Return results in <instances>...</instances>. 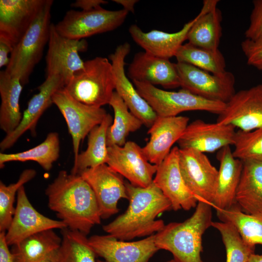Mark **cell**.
<instances>
[{"instance_id": "6da1fadb", "label": "cell", "mask_w": 262, "mask_h": 262, "mask_svg": "<svg viewBox=\"0 0 262 262\" xmlns=\"http://www.w3.org/2000/svg\"><path fill=\"white\" fill-rule=\"evenodd\" d=\"M49 208L69 229L86 235L101 223L98 203L91 187L81 175L60 171L47 187Z\"/></svg>"}, {"instance_id": "7a4b0ae2", "label": "cell", "mask_w": 262, "mask_h": 262, "mask_svg": "<svg viewBox=\"0 0 262 262\" xmlns=\"http://www.w3.org/2000/svg\"><path fill=\"white\" fill-rule=\"evenodd\" d=\"M129 204L126 211L102 227L108 235L119 240L149 236L165 226L159 214L172 209L171 202L152 182L146 187L125 182Z\"/></svg>"}, {"instance_id": "3957f363", "label": "cell", "mask_w": 262, "mask_h": 262, "mask_svg": "<svg viewBox=\"0 0 262 262\" xmlns=\"http://www.w3.org/2000/svg\"><path fill=\"white\" fill-rule=\"evenodd\" d=\"M212 206L198 201L196 210L181 222L165 225L155 234V242L159 250H167L176 262H202V236L212 226Z\"/></svg>"}, {"instance_id": "277c9868", "label": "cell", "mask_w": 262, "mask_h": 262, "mask_svg": "<svg viewBox=\"0 0 262 262\" xmlns=\"http://www.w3.org/2000/svg\"><path fill=\"white\" fill-rule=\"evenodd\" d=\"M53 0H46L35 20L14 47L5 70L12 77L18 78L22 85L29 82L35 66L40 61L49 42L50 11Z\"/></svg>"}, {"instance_id": "5b68a950", "label": "cell", "mask_w": 262, "mask_h": 262, "mask_svg": "<svg viewBox=\"0 0 262 262\" xmlns=\"http://www.w3.org/2000/svg\"><path fill=\"white\" fill-rule=\"evenodd\" d=\"M64 88L84 104L101 107L109 104L115 90L111 63L102 57L85 61L83 68L74 74Z\"/></svg>"}, {"instance_id": "8992f818", "label": "cell", "mask_w": 262, "mask_h": 262, "mask_svg": "<svg viewBox=\"0 0 262 262\" xmlns=\"http://www.w3.org/2000/svg\"><path fill=\"white\" fill-rule=\"evenodd\" d=\"M132 82L158 116H176L190 111H204L219 115L225 107L226 103L203 98L182 89L177 92L167 91L148 83Z\"/></svg>"}, {"instance_id": "52a82bcc", "label": "cell", "mask_w": 262, "mask_h": 262, "mask_svg": "<svg viewBox=\"0 0 262 262\" xmlns=\"http://www.w3.org/2000/svg\"><path fill=\"white\" fill-rule=\"evenodd\" d=\"M128 13L124 9L112 11L101 7L90 11L70 10L55 27L63 36L81 40L116 29L123 23Z\"/></svg>"}, {"instance_id": "ba28073f", "label": "cell", "mask_w": 262, "mask_h": 262, "mask_svg": "<svg viewBox=\"0 0 262 262\" xmlns=\"http://www.w3.org/2000/svg\"><path fill=\"white\" fill-rule=\"evenodd\" d=\"M176 66L182 89L203 98L227 103L235 93V77L229 71L214 74L193 65L177 62Z\"/></svg>"}, {"instance_id": "9c48e42d", "label": "cell", "mask_w": 262, "mask_h": 262, "mask_svg": "<svg viewBox=\"0 0 262 262\" xmlns=\"http://www.w3.org/2000/svg\"><path fill=\"white\" fill-rule=\"evenodd\" d=\"M52 102L66 122L72 138L75 160L79 154L82 141L94 127L102 122L108 113L102 107L89 106L77 101L64 88L54 93Z\"/></svg>"}, {"instance_id": "30bf717a", "label": "cell", "mask_w": 262, "mask_h": 262, "mask_svg": "<svg viewBox=\"0 0 262 262\" xmlns=\"http://www.w3.org/2000/svg\"><path fill=\"white\" fill-rule=\"evenodd\" d=\"M179 162L182 177L190 191L198 201L212 206L218 170L204 153L193 149L179 148Z\"/></svg>"}, {"instance_id": "8fae6325", "label": "cell", "mask_w": 262, "mask_h": 262, "mask_svg": "<svg viewBox=\"0 0 262 262\" xmlns=\"http://www.w3.org/2000/svg\"><path fill=\"white\" fill-rule=\"evenodd\" d=\"M87 47V42L83 39H72L62 36L51 23L46 57L47 77L59 76L66 85L76 72L83 68L84 62L79 53L85 50Z\"/></svg>"}, {"instance_id": "7c38bea8", "label": "cell", "mask_w": 262, "mask_h": 262, "mask_svg": "<svg viewBox=\"0 0 262 262\" xmlns=\"http://www.w3.org/2000/svg\"><path fill=\"white\" fill-rule=\"evenodd\" d=\"M106 164L132 185L140 187L153 182L158 167L148 161L142 147L133 141H127L123 146L108 147Z\"/></svg>"}, {"instance_id": "4fadbf2b", "label": "cell", "mask_w": 262, "mask_h": 262, "mask_svg": "<svg viewBox=\"0 0 262 262\" xmlns=\"http://www.w3.org/2000/svg\"><path fill=\"white\" fill-rule=\"evenodd\" d=\"M78 175L93 191L101 218L106 219L116 214L119 211V200L129 198L122 176L106 164L86 169Z\"/></svg>"}, {"instance_id": "5bb4252c", "label": "cell", "mask_w": 262, "mask_h": 262, "mask_svg": "<svg viewBox=\"0 0 262 262\" xmlns=\"http://www.w3.org/2000/svg\"><path fill=\"white\" fill-rule=\"evenodd\" d=\"M155 234L136 241L118 240L109 235H94L88 242L97 256L104 260L97 262H149L159 250Z\"/></svg>"}, {"instance_id": "9a60e30c", "label": "cell", "mask_w": 262, "mask_h": 262, "mask_svg": "<svg viewBox=\"0 0 262 262\" xmlns=\"http://www.w3.org/2000/svg\"><path fill=\"white\" fill-rule=\"evenodd\" d=\"M216 122L246 131L262 128V83L236 92Z\"/></svg>"}, {"instance_id": "2e32d148", "label": "cell", "mask_w": 262, "mask_h": 262, "mask_svg": "<svg viewBox=\"0 0 262 262\" xmlns=\"http://www.w3.org/2000/svg\"><path fill=\"white\" fill-rule=\"evenodd\" d=\"M66 228L62 221L49 218L36 211L28 199L23 186L17 193L16 204L10 226L5 232V240L9 246H12L41 231Z\"/></svg>"}, {"instance_id": "e0dca14e", "label": "cell", "mask_w": 262, "mask_h": 262, "mask_svg": "<svg viewBox=\"0 0 262 262\" xmlns=\"http://www.w3.org/2000/svg\"><path fill=\"white\" fill-rule=\"evenodd\" d=\"M130 50V45L126 42L118 46L109 56L114 73L115 91L129 110L142 121L143 125L150 128L158 116L126 76L125 59Z\"/></svg>"}, {"instance_id": "ac0fdd59", "label": "cell", "mask_w": 262, "mask_h": 262, "mask_svg": "<svg viewBox=\"0 0 262 262\" xmlns=\"http://www.w3.org/2000/svg\"><path fill=\"white\" fill-rule=\"evenodd\" d=\"M179 147L172 148L169 154L158 165L153 182L171 202L174 211H189L196 207L198 200L186 186L179 162Z\"/></svg>"}, {"instance_id": "d6986e66", "label": "cell", "mask_w": 262, "mask_h": 262, "mask_svg": "<svg viewBox=\"0 0 262 262\" xmlns=\"http://www.w3.org/2000/svg\"><path fill=\"white\" fill-rule=\"evenodd\" d=\"M236 131L230 125L196 119L188 124L177 143L180 149L213 152L233 145Z\"/></svg>"}, {"instance_id": "ffe728a7", "label": "cell", "mask_w": 262, "mask_h": 262, "mask_svg": "<svg viewBox=\"0 0 262 262\" xmlns=\"http://www.w3.org/2000/svg\"><path fill=\"white\" fill-rule=\"evenodd\" d=\"M46 0H0V39L14 48L38 15Z\"/></svg>"}, {"instance_id": "44dd1931", "label": "cell", "mask_w": 262, "mask_h": 262, "mask_svg": "<svg viewBox=\"0 0 262 262\" xmlns=\"http://www.w3.org/2000/svg\"><path fill=\"white\" fill-rule=\"evenodd\" d=\"M65 86L64 80L59 76L52 75L46 77L45 81L37 87L38 93L29 101L19 125L13 131L6 135L0 142L1 151L12 147L28 131L33 135H35L37 122L45 111L53 103V94Z\"/></svg>"}, {"instance_id": "7402d4cb", "label": "cell", "mask_w": 262, "mask_h": 262, "mask_svg": "<svg viewBox=\"0 0 262 262\" xmlns=\"http://www.w3.org/2000/svg\"><path fill=\"white\" fill-rule=\"evenodd\" d=\"M189 120V117L180 115L157 116L148 130L149 140L142 147L150 163L156 165L162 163L183 134Z\"/></svg>"}, {"instance_id": "603a6c76", "label": "cell", "mask_w": 262, "mask_h": 262, "mask_svg": "<svg viewBox=\"0 0 262 262\" xmlns=\"http://www.w3.org/2000/svg\"><path fill=\"white\" fill-rule=\"evenodd\" d=\"M129 77L132 81L152 85H160L166 89L180 86L176 64L169 59L144 52L135 54L128 67Z\"/></svg>"}, {"instance_id": "cb8c5ba5", "label": "cell", "mask_w": 262, "mask_h": 262, "mask_svg": "<svg viewBox=\"0 0 262 262\" xmlns=\"http://www.w3.org/2000/svg\"><path fill=\"white\" fill-rule=\"evenodd\" d=\"M219 168L216 181L212 207L224 210L236 205L235 196L243 169V161L235 158L230 146L217 153Z\"/></svg>"}, {"instance_id": "d4e9b609", "label": "cell", "mask_w": 262, "mask_h": 262, "mask_svg": "<svg viewBox=\"0 0 262 262\" xmlns=\"http://www.w3.org/2000/svg\"><path fill=\"white\" fill-rule=\"evenodd\" d=\"M195 20L196 17L175 33H169L157 30L144 32L135 24L131 25L129 31L134 41L145 51L153 56L169 60L175 56L183 42L187 40L188 33Z\"/></svg>"}, {"instance_id": "484cf974", "label": "cell", "mask_w": 262, "mask_h": 262, "mask_svg": "<svg viewBox=\"0 0 262 262\" xmlns=\"http://www.w3.org/2000/svg\"><path fill=\"white\" fill-rule=\"evenodd\" d=\"M218 1H203L200 12L188 33L187 40L189 43L208 49H218L222 36V14L216 6Z\"/></svg>"}, {"instance_id": "4316f807", "label": "cell", "mask_w": 262, "mask_h": 262, "mask_svg": "<svg viewBox=\"0 0 262 262\" xmlns=\"http://www.w3.org/2000/svg\"><path fill=\"white\" fill-rule=\"evenodd\" d=\"M235 202L245 213H262V161H243Z\"/></svg>"}, {"instance_id": "83f0119b", "label": "cell", "mask_w": 262, "mask_h": 262, "mask_svg": "<svg viewBox=\"0 0 262 262\" xmlns=\"http://www.w3.org/2000/svg\"><path fill=\"white\" fill-rule=\"evenodd\" d=\"M62 243V237L53 230L41 231L12 246L14 262H42L54 256Z\"/></svg>"}, {"instance_id": "f1b7e54d", "label": "cell", "mask_w": 262, "mask_h": 262, "mask_svg": "<svg viewBox=\"0 0 262 262\" xmlns=\"http://www.w3.org/2000/svg\"><path fill=\"white\" fill-rule=\"evenodd\" d=\"M22 86L18 78L11 76L5 70L0 72V128L6 135L13 131L21 120L19 98Z\"/></svg>"}, {"instance_id": "f546056e", "label": "cell", "mask_w": 262, "mask_h": 262, "mask_svg": "<svg viewBox=\"0 0 262 262\" xmlns=\"http://www.w3.org/2000/svg\"><path fill=\"white\" fill-rule=\"evenodd\" d=\"M108 114L102 122L94 127L88 135L87 147L74 160L71 173L79 174L82 171L106 164L108 157L107 131L113 122Z\"/></svg>"}, {"instance_id": "4dcf8cb0", "label": "cell", "mask_w": 262, "mask_h": 262, "mask_svg": "<svg viewBox=\"0 0 262 262\" xmlns=\"http://www.w3.org/2000/svg\"><path fill=\"white\" fill-rule=\"evenodd\" d=\"M60 146L58 133L49 132L44 141L31 149L14 153H0V167L8 162L32 161L37 163L45 170L49 171L59 157Z\"/></svg>"}, {"instance_id": "1f68e13d", "label": "cell", "mask_w": 262, "mask_h": 262, "mask_svg": "<svg viewBox=\"0 0 262 262\" xmlns=\"http://www.w3.org/2000/svg\"><path fill=\"white\" fill-rule=\"evenodd\" d=\"M109 104L113 109L114 118L107 131V146H123L130 133L139 130L143 124L115 91Z\"/></svg>"}, {"instance_id": "d6a6232c", "label": "cell", "mask_w": 262, "mask_h": 262, "mask_svg": "<svg viewBox=\"0 0 262 262\" xmlns=\"http://www.w3.org/2000/svg\"><path fill=\"white\" fill-rule=\"evenodd\" d=\"M61 230L62 243L55 255L56 262H97L86 235L67 228Z\"/></svg>"}, {"instance_id": "836d02e7", "label": "cell", "mask_w": 262, "mask_h": 262, "mask_svg": "<svg viewBox=\"0 0 262 262\" xmlns=\"http://www.w3.org/2000/svg\"><path fill=\"white\" fill-rule=\"evenodd\" d=\"M216 213L221 221L229 222L236 228L246 243L262 245V213H245L236 205Z\"/></svg>"}, {"instance_id": "e575fe53", "label": "cell", "mask_w": 262, "mask_h": 262, "mask_svg": "<svg viewBox=\"0 0 262 262\" xmlns=\"http://www.w3.org/2000/svg\"><path fill=\"white\" fill-rule=\"evenodd\" d=\"M175 57L177 62L187 63L212 74L226 71L225 60L219 49H208L188 42L180 46Z\"/></svg>"}, {"instance_id": "d590c367", "label": "cell", "mask_w": 262, "mask_h": 262, "mask_svg": "<svg viewBox=\"0 0 262 262\" xmlns=\"http://www.w3.org/2000/svg\"><path fill=\"white\" fill-rule=\"evenodd\" d=\"M211 227L220 233L226 250V262H248L255 246L243 239L236 228L227 222H213Z\"/></svg>"}, {"instance_id": "8d00e7d4", "label": "cell", "mask_w": 262, "mask_h": 262, "mask_svg": "<svg viewBox=\"0 0 262 262\" xmlns=\"http://www.w3.org/2000/svg\"><path fill=\"white\" fill-rule=\"evenodd\" d=\"M36 175L34 169H26L21 172L15 183L6 185L0 181V232H6L10 226L15 212L14 202L16 193Z\"/></svg>"}, {"instance_id": "74e56055", "label": "cell", "mask_w": 262, "mask_h": 262, "mask_svg": "<svg viewBox=\"0 0 262 262\" xmlns=\"http://www.w3.org/2000/svg\"><path fill=\"white\" fill-rule=\"evenodd\" d=\"M233 156L241 161H262V128L250 131H236Z\"/></svg>"}, {"instance_id": "f35d334b", "label": "cell", "mask_w": 262, "mask_h": 262, "mask_svg": "<svg viewBox=\"0 0 262 262\" xmlns=\"http://www.w3.org/2000/svg\"><path fill=\"white\" fill-rule=\"evenodd\" d=\"M253 8L250 24L245 33L246 39L253 41H262V0L253 1Z\"/></svg>"}, {"instance_id": "ab89813d", "label": "cell", "mask_w": 262, "mask_h": 262, "mask_svg": "<svg viewBox=\"0 0 262 262\" xmlns=\"http://www.w3.org/2000/svg\"><path fill=\"white\" fill-rule=\"evenodd\" d=\"M247 63L259 70H262V41H253L247 39L241 44Z\"/></svg>"}, {"instance_id": "60d3db41", "label": "cell", "mask_w": 262, "mask_h": 262, "mask_svg": "<svg viewBox=\"0 0 262 262\" xmlns=\"http://www.w3.org/2000/svg\"><path fill=\"white\" fill-rule=\"evenodd\" d=\"M107 1L103 0H77L71 4L72 7L79 8L82 11H90L101 7L106 4Z\"/></svg>"}, {"instance_id": "b9f144b4", "label": "cell", "mask_w": 262, "mask_h": 262, "mask_svg": "<svg viewBox=\"0 0 262 262\" xmlns=\"http://www.w3.org/2000/svg\"><path fill=\"white\" fill-rule=\"evenodd\" d=\"M5 240V232H0V262H14Z\"/></svg>"}, {"instance_id": "7bdbcfd3", "label": "cell", "mask_w": 262, "mask_h": 262, "mask_svg": "<svg viewBox=\"0 0 262 262\" xmlns=\"http://www.w3.org/2000/svg\"><path fill=\"white\" fill-rule=\"evenodd\" d=\"M14 47L8 42L0 39V67L7 66L10 62V55L13 50Z\"/></svg>"}, {"instance_id": "ee69618b", "label": "cell", "mask_w": 262, "mask_h": 262, "mask_svg": "<svg viewBox=\"0 0 262 262\" xmlns=\"http://www.w3.org/2000/svg\"><path fill=\"white\" fill-rule=\"evenodd\" d=\"M113 1L121 5L124 9L132 13L134 11L135 4L138 1L137 0H113Z\"/></svg>"}, {"instance_id": "f6af8a7d", "label": "cell", "mask_w": 262, "mask_h": 262, "mask_svg": "<svg viewBox=\"0 0 262 262\" xmlns=\"http://www.w3.org/2000/svg\"><path fill=\"white\" fill-rule=\"evenodd\" d=\"M248 262H262V254H252L249 259Z\"/></svg>"}, {"instance_id": "bcb514c9", "label": "cell", "mask_w": 262, "mask_h": 262, "mask_svg": "<svg viewBox=\"0 0 262 262\" xmlns=\"http://www.w3.org/2000/svg\"><path fill=\"white\" fill-rule=\"evenodd\" d=\"M56 254L54 256H53L52 257H50V258H49V259H47L45 260V261H43L42 262H56V260H55Z\"/></svg>"}, {"instance_id": "7dc6e473", "label": "cell", "mask_w": 262, "mask_h": 262, "mask_svg": "<svg viewBox=\"0 0 262 262\" xmlns=\"http://www.w3.org/2000/svg\"><path fill=\"white\" fill-rule=\"evenodd\" d=\"M166 262H176L175 261V260L174 259H172V260H169V261H167Z\"/></svg>"}]
</instances>
